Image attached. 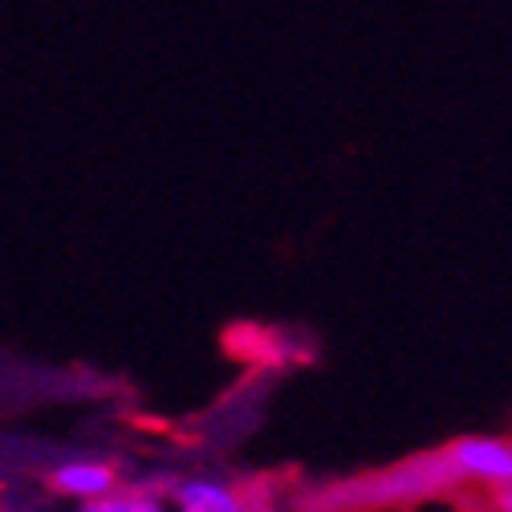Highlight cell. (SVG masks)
Returning <instances> with one entry per match:
<instances>
[{
  "instance_id": "2",
  "label": "cell",
  "mask_w": 512,
  "mask_h": 512,
  "mask_svg": "<svg viewBox=\"0 0 512 512\" xmlns=\"http://www.w3.org/2000/svg\"><path fill=\"white\" fill-rule=\"evenodd\" d=\"M443 456H447V464L456 468L460 484L488 488L492 496L512 488V439H500V435H464L456 443H447Z\"/></svg>"
},
{
  "instance_id": "5",
  "label": "cell",
  "mask_w": 512,
  "mask_h": 512,
  "mask_svg": "<svg viewBox=\"0 0 512 512\" xmlns=\"http://www.w3.org/2000/svg\"><path fill=\"white\" fill-rule=\"evenodd\" d=\"M118 512H167V504L155 492H131V496H122Z\"/></svg>"
},
{
  "instance_id": "6",
  "label": "cell",
  "mask_w": 512,
  "mask_h": 512,
  "mask_svg": "<svg viewBox=\"0 0 512 512\" xmlns=\"http://www.w3.org/2000/svg\"><path fill=\"white\" fill-rule=\"evenodd\" d=\"M118 508H122V496L110 492V496H102V500H78L74 512H118Z\"/></svg>"
},
{
  "instance_id": "4",
  "label": "cell",
  "mask_w": 512,
  "mask_h": 512,
  "mask_svg": "<svg viewBox=\"0 0 512 512\" xmlns=\"http://www.w3.org/2000/svg\"><path fill=\"white\" fill-rule=\"evenodd\" d=\"M171 500H175V512H248L240 492L212 476H191V480L175 484Z\"/></svg>"
},
{
  "instance_id": "1",
  "label": "cell",
  "mask_w": 512,
  "mask_h": 512,
  "mask_svg": "<svg viewBox=\"0 0 512 512\" xmlns=\"http://www.w3.org/2000/svg\"><path fill=\"white\" fill-rule=\"evenodd\" d=\"M460 484L456 468L447 464L443 452H423L411 456L387 472H374L358 484H346L342 500L358 504V508H378V504H411V500H427L439 492H452Z\"/></svg>"
},
{
  "instance_id": "3",
  "label": "cell",
  "mask_w": 512,
  "mask_h": 512,
  "mask_svg": "<svg viewBox=\"0 0 512 512\" xmlns=\"http://www.w3.org/2000/svg\"><path fill=\"white\" fill-rule=\"evenodd\" d=\"M53 488L61 496H74V500H102L110 492H118V472L102 460H74V464H61L53 476Z\"/></svg>"
}]
</instances>
